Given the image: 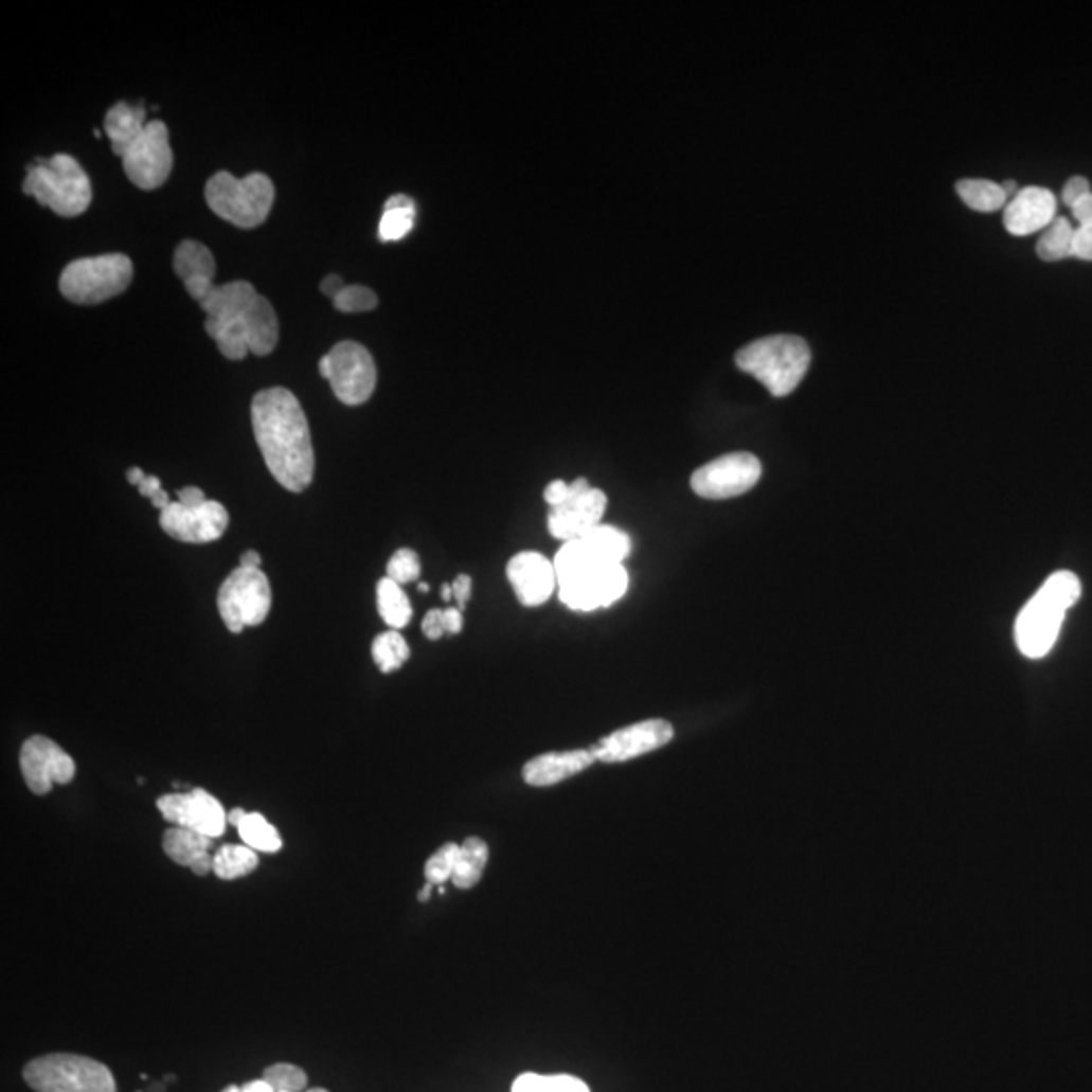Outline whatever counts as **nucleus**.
Returning a JSON list of instances; mask_svg holds the SVG:
<instances>
[{
	"mask_svg": "<svg viewBox=\"0 0 1092 1092\" xmlns=\"http://www.w3.org/2000/svg\"><path fill=\"white\" fill-rule=\"evenodd\" d=\"M162 818L177 827L199 831L207 838L223 836L227 813L223 805L204 789H191L186 793H168L158 800Z\"/></svg>",
	"mask_w": 1092,
	"mask_h": 1092,
	"instance_id": "obj_17",
	"label": "nucleus"
},
{
	"mask_svg": "<svg viewBox=\"0 0 1092 1092\" xmlns=\"http://www.w3.org/2000/svg\"><path fill=\"white\" fill-rule=\"evenodd\" d=\"M162 1091H164V1087H162V1085H160V1087H153V1089H150V1092H162Z\"/></svg>",
	"mask_w": 1092,
	"mask_h": 1092,
	"instance_id": "obj_58",
	"label": "nucleus"
},
{
	"mask_svg": "<svg viewBox=\"0 0 1092 1092\" xmlns=\"http://www.w3.org/2000/svg\"><path fill=\"white\" fill-rule=\"evenodd\" d=\"M425 638L429 640H440L446 631V624H444V609H431L424 617Z\"/></svg>",
	"mask_w": 1092,
	"mask_h": 1092,
	"instance_id": "obj_41",
	"label": "nucleus"
},
{
	"mask_svg": "<svg viewBox=\"0 0 1092 1092\" xmlns=\"http://www.w3.org/2000/svg\"><path fill=\"white\" fill-rule=\"evenodd\" d=\"M413 227H415V204L384 207V213H382L379 223V239L384 244L399 241L405 235H409V231Z\"/></svg>",
	"mask_w": 1092,
	"mask_h": 1092,
	"instance_id": "obj_34",
	"label": "nucleus"
},
{
	"mask_svg": "<svg viewBox=\"0 0 1092 1092\" xmlns=\"http://www.w3.org/2000/svg\"><path fill=\"white\" fill-rule=\"evenodd\" d=\"M735 360L740 371L763 382L773 397H787L807 375L811 351L802 336H765L742 346Z\"/></svg>",
	"mask_w": 1092,
	"mask_h": 1092,
	"instance_id": "obj_4",
	"label": "nucleus"
},
{
	"mask_svg": "<svg viewBox=\"0 0 1092 1092\" xmlns=\"http://www.w3.org/2000/svg\"><path fill=\"white\" fill-rule=\"evenodd\" d=\"M569 494H571V484H567V482H562V480H555V482H551V484L547 486V490H544V500H547V504H549L551 508H557V506H560V504L569 498Z\"/></svg>",
	"mask_w": 1092,
	"mask_h": 1092,
	"instance_id": "obj_42",
	"label": "nucleus"
},
{
	"mask_svg": "<svg viewBox=\"0 0 1092 1092\" xmlns=\"http://www.w3.org/2000/svg\"><path fill=\"white\" fill-rule=\"evenodd\" d=\"M138 490H140L142 496L153 498L157 491L162 490V488H160V480H158L157 476H146V478H144V482L138 486Z\"/></svg>",
	"mask_w": 1092,
	"mask_h": 1092,
	"instance_id": "obj_48",
	"label": "nucleus"
},
{
	"mask_svg": "<svg viewBox=\"0 0 1092 1092\" xmlns=\"http://www.w3.org/2000/svg\"><path fill=\"white\" fill-rule=\"evenodd\" d=\"M244 844L253 847L255 852H268L273 854L282 847L280 831L269 824L262 813H247L244 822L237 827Z\"/></svg>",
	"mask_w": 1092,
	"mask_h": 1092,
	"instance_id": "obj_33",
	"label": "nucleus"
},
{
	"mask_svg": "<svg viewBox=\"0 0 1092 1092\" xmlns=\"http://www.w3.org/2000/svg\"><path fill=\"white\" fill-rule=\"evenodd\" d=\"M162 846L173 862L193 870L197 876H204L213 870V856L209 854L213 838H207L199 831L177 825L168 827L164 831Z\"/></svg>",
	"mask_w": 1092,
	"mask_h": 1092,
	"instance_id": "obj_23",
	"label": "nucleus"
},
{
	"mask_svg": "<svg viewBox=\"0 0 1092 1092\" xmlns=\"http://www.w3.org/2000/svg\"><path fill=\"white\" fill-rule=\"evenodd\" d=\"M26 1085L37 1092H115L112 1072L88 1056L47 1054L23 1070Z\"/></svg>",
	"mask_w": 1092,
	"mask_h": 1092,
	"instance_id": "obj_8",
	"label": "nucleus"
},
{
	"mask_svg": "<svg viewBox=\"0 0 1092 1092\" xmlns=\"http://www.w3.org/2000/svg\"><path fill=\"white\" fill-rule=\"evenodd\" d=\"M1074 233L1076 229L1070 225L1069 219L1056 217L1038 239V257L1044 262H1060L1070 257L1074 249Z\"/></svg>",
	"mask_w": 1092,
	"mask_h": 1092,
	"instance_id": "obj_30",
	"label": "nucleus"
},
{
	"mask_svg": "<svg viewBox=\"0 0 1092 1092\" xmlns=\"http://www.w3.org/2000/svg\"><path fill=\"white\" fill-rule=\"evenodd\" d=\"M162 531L180 542H213L225 535L229 526V514L221 502L207 500L202 506L186 508L180 502H171L160 513Z\"/></svg>",
	"mask_w": 1092,
	"mask_h": 1092,
	"instance_id": "obj_18",
	"label": "nucleus"
},
{
	"mask_svg": "<svg viewBox=\"0 0 1092 1092\" xmlns=\"http://www.w3.org/2000/svg\"><path fill=\"white\" fill-rule=\"evenodd\" d=\"M264 1080H268L269 1087L275 1092H300L306 1089L308 1076L300 1067L280 1062L266 1070Z\"/></svg>",
	"mask_w": 1092,
	"mask_h": 1092,
	"instance_id": "obj_37",
	"label": "nucleus"
},
{
	"mask_svg": "<svg viewBox=\"0 0 1092 1092\" xmlns=\"http://www.w3.org/2000/svg\"><path fill=\"white\" fill-rule=\"evenodd\" d=\"M255 298L257 291L249 282H229L223 286H215L213 291L199 302L202 310L207 312L204 330L223 326L227 322L239 318Z\"/></svg>",
	"mask_w": 1092,
	"mask_h": 1092,
	"instance_id": "obj_24",
	"label": "nucleus"
},
{
	"mask_svg": "<svg viewBox=\"0 0 1092 1092\" xmlns=\"http://www.w3.org/2000/svg\"><path fill=\"white\" fill-rule=\"evenodd\" d=\"M128 179L142 191L162 186L173 171L171 136L164 122L153 120L122 158Z\"/></svg>",
	"mask_w": 1092,
	"mask_h": 1092,
	"instance_id": "obj_13",
	"label": "nucleus"
},
{
	"mask_svg": "<svg viewBox=\"0 0 1092 1092\" xmlns=\"http://www.w3.org/2000/svg\"><path fill=\"white\" fill-rule=\"evenodd\" d=\"M146 110L144 106H135L120 102L110 108L104 120L106 135L112 142V150L115 157L124 158L128 148L138 140V136L146 128Z\"/></svg>",
	"mask_w": 1092,
	"mask_h": 1092,
	"instance_id": "obj_25",
	"label": "nucleus"
},
{
	"mask_svg": "<svg viewBox=\"0 0 1092 1092\" xmlns=\"http://www.w3.org/2000/svg\"><path fill=\"white\" fill-rule=\"evenodd\" d=\"M422 573V562L415 551L399 549L387 565V577L399 585L417 579Z\"/></svg>",
	"mask_w": 1092,
	"mask_h": 1092,
	"instance_id": "obj_38",
	"label": "nucleus"
},
{
	"mask_svg": "<svg viewBox=\"0 0 1092 1092\" xmlns=\"http://www.w3.org/2000/svg\"><path fill=\"white\" fill-rule=\"evenodd\" d=\"M144 478H146V476H144V471H142V469H140V468H130V469H128V482H130V484H132V486H140V484H142V482H144Z\"/></svg>",
	"mask_w": 1092,
	"mask_h": 1092,
	"instance_id": "obj_53",
	"label": "nucleus"
},
{
	"mask_svg": "<svg viewBox=\"0 0 1092 1092\" xmlns=\"http://www.w3.org/2000/svg\"><path fill=\"white\" fill-rule=\"evenodd\" d=\"M444 624H446L447 633L455 635L464 629V617H462V609L460 607H449L444 609Z\"/></svg>",
	"mask_w": 1092,
	"mask_h": 1092,
	"instance_id": "obj_45",
	"label": "nucleus"
},
{
	"mask_svg": "<svg viewBox=\"0 0 1092 1092\" xmlns=\"http://www.w3.org/2000/svg\"><path fill=\"white\" fill-rule=\"evenodd\" d=\"M1072 255L1085 262H1092V225H1082L1076 229Z\"/></svg>",
	"mask_w": 1092,
	"mask_h": 1092,
	"instance_id": "obj_40",
	"label": "nucleus"
},
{
	"mask_svg": "<svg viewBox=\"0 0 1092 1092\" xmlns=\"http://www.w3.org/2000/svg\"><path fill=\"white\" fill-rule=\"evenodd\" d=\"M506 575L514 587L518 602L524 607H536L551 599L558 587L555 562L540 553H520L511 558Z\"/></svg>",
	"mask_w": 1092,
	"mask_h": 1092,
	"instance_id": "obj_19",
	"label": "nucleus"
},
{
	"mask_svg": "<svg viewBox=\"0 0 1092 1092\" xmlns=\"http://www.w3.org/2000/svg\"><path fill=\"white\" fill-rule=\"evenodd\" d=\"M246 816H247V811H244V809H241V807H235V809H233V811H231V813H229V816H227V824H231V825H235V827H239V824H241V822H244V818H246Z\"/></svg>",
	"mask_w": 1092,
	"mask_h": 1092,
	"instance_id": "obj_52",
	"label": "nucleus"
},
{
	"mask_svg": "<svg viewBox=\"0 0 1092 1092\" xmlns=\"http://www.w3.org/2000/svg\"><path fill=\"white\" fill-rule=\"evenodd\" d=\"M377 603H379L380 617L391 625L393 629H401L411 622L413 609L407 595L402 593L401 585L389 577H382L377 583Z\"/></svg>",
	"mask_w": 1092,
	"mask_h": 1092,
	"instance_id": "obj_28",
	"label": "nucleus"
},
{
	"mask_svg": "<svg viewBox=\"0 0 1092 1092\" xmlns=\"http://www.w3.org/2000/svg\"><path fill=\"white\" fill-rule=\"evenodd\" d=\"M409 656H411V649L397 629L380 633L373 642V660L382 674H391V672L401 668L402 664L409 660Z\"/></svg>",
	"mask_w": 1092,
	"mask_h": 1092,
	"instance_id": "obj_32",
	"label": "nucleus"
},
{
	"mask_svg": "<svg viewBox=\"0 0 1092 1092\" xmlns=\"http://www.w3.org/2000/svg\"><path fill=\"white\" fill-rule=\"evenodd\" d=\"M558 597L573 611H595L620 602L629 577L624 562H613L587 540H571L555 557Z\"/></svg>",
	"mask_w": 1092,
	"mask_h": 1092,
	"instance_id": "obj_2",
	"label": "nucleus"
},
{
	"mask_svg": "<svg viewBox=\"0 0 1092 1092\" xmlns=\"http://www.w3.org/2000/svg\"><path fill=\"white\" fill-rule=\"evenodd\" d=\"M150 502H153V506L158 508V511H164V508L171 504V496H168L166 491L160 490L150 498Z\"/></svg>",
	"mask_w": 1092,
	"mask_h": 1092,
	"instance_id": "obj_51",
	"label": "nucleus"
},
{
	"mask_svg": "<svg viewBox=\"0 0 1092 1092\" xmlns=\"http://www.w3.org/2000/svg\"><path fill=\"white\" fill-rule=\"evenodd\" d=\"M1091 182H1089V179H1085V177H1072V179L1064 184V189H1062V201L1067 202L1070 209H1072L1076 202L1080 201V199H1085V197H1087V195H1091Z\"/></svg>",
	"mask_w": 1092,
	"mask_h": 1092,
	"instance_id": "obj_39",
	"label": "nucleus"
},
{
	"mask_svg": "<svg viewBox=\"0 0 1092 1092\" xmlns=\"http://www.w3.org/2000/svg\"><path fill=\"white\" fill-rule=\"evenodd\" d=\"M175 271L182 280L186 291L197 300L201 302L204 300L213 288V278H215V257L213 253L209 251V247L202 246L199 241H193V239H186L182 241L177 251H175Z\"/></svg>",
	"mask_w": 1092,
	"mask_h": 1092,
	"instance_id": "obj_22",
	"label": "nucleus"
},
{
	"mask_svg": "<svg viewBox=\"0 0 1092 1092\" xmlns=\"http://www.w3.org/2000/svg\"><path fill=\"white\" fill-rule=\"evenodd\" d=\"M257 864H259L257 852L249 846L225 844L213 856V872L221 880H235V878L247 876L257 869Z\"/></svg>",
	"mask_w": 1092,
	"mask_h": 1092,
	"instance_id": "obj_29",
	"label": "nucleus"
},
{
	"mask_svg": "<svg viewBox=\"0 0 1092 1092\" xmlns=\"http://www.w3.org/2000/svg\"><path fill=\"white\" fill-rule=\"evenodd\" d=\"M458 852H460V844H453V842H447L440 849H435L425 862V880L433 887H440L446 880H451Z\"/></svg>",
	"mask_w": 1092,
	"mask_h": 1092,
	"instance_id": "obj_35",
	"label": "nucleus"
},
{
	"mask_svg": "<svg viewBox=\"0 0 1092 1092\" xmlns=\"http://www.w3.org/2000/svg\"><path fill=\"white\" fill-rule=\"evenodd\" d=\"M344 286H346V284L340 280V275H335V273H333V275H326V278L322 280L320 290H322V293H326L330 300H335L336 296H338V291L342 290Z\"/></svg>",
	"mask_w": 1092,
	"mask_h": 1092,
	"instance_id": "obj_47",
	"label": "nucleus"
},
{
	"mask_svg": "<svg viewBox=\"0 0 1092 1092\" xmlns=\"http://www.w3.org/2000/svg\"><path fill=\"white\" fill-rule=\"evenodd\" d=\"M760 471V462L753 453L736 451L696 469L692 473V490L706 500L735 498L757 486Z\"/></svg>",
	"mask_w": 1092,
	"mask_h": 1092,
	"instance_id": "obj_12",
	"label": "nucleus"
},
{
	"mask_svg": "<svg viewBox=\"0 0 1092 1092\" xmlns=\"http://www.w3.org/2000/svg\"><path fill=\"white\" fill-rule=\"evenodd\" d=\"M957 195L969 209L980 213H993L1007 207V195L1002 184L991 180H959Z\"/></svg>",
	"mask_w": 1092,
	"mask_h": 1092,
	"instance_id": "obj_27",
	"label": "nucleus"
},
{
	"mask_svg": "<svg viewBox=\"0 0 1092 1092\" xmlns=\"http://www.w3.org/2000/svg\"><path fill=\"white\" fill-rule=\"evenodd\" d=\"M488 858H490V849L482 838L471 836L468 840H464V844H460L455 870L451 876V882L455 884V889H462V891L473 889L484 876V870L488 866Z\"/></svg>",
	"mask_w": 1092,
	"mask_h": 1092,
	"instance_id": "obj_26",
	"label": "nucleus"
},
{
	"mask_svg": "<svg viewBox=\"0 0 1092 1092\" xmlns=\"http://www.w3.org/2000/svg\"><path fill=\"white\" fill-rule=\"evenodd\" d=\"M223 1092H241V1089H237V1087H227Z\"/></svg>",
	"mask_w": 1092,
	"mask_h": 1092,
	"instance_id": "obj_57",
	"label": "nucleus"
},
{
	"mask_svg": "<svg viewBox=\"0 0 1092 1092\" xmlns=\"http://www.w3.org/2000/svg\"><path fill=\"white\" fill-rule=\"evenodd\" d=\"M135 266L128 255L106 253L71 262L59 278V290L73 304L91 306L128 290Z\"/></svg>",
	"mask_w": 1092,
	"mask_h": 1092,
	"instance_id": "obj_7",
	"label": "nucleus"
},
{
	"mask_svg": "<svg viewBox=\"0 0 1092 1092\" xmlns=\"http://www.w3.org/2000/svg\"><path fill=\"white\" fill-rule=\"evenodd\" d=\"M177 496H179L180 504H182V506H186V508H197V506H202V504L207 502L204 491H202L201 488H195V486L182 488V490H179Z\"/></svg>",
	"mask_w": 1092,
	"mask_h": 1092,
	"instance_id": "obj_44",
	"label": "nucleus"
},
{
	"mask_svg": "<svg viewBox=\"0 0 1092 1092\" xmlns=\"http://www.w3.org/2000/svg\"><path fill=\"white\" fill-rule=\"evenodd\" d=\"M1082 593L1078 577L1058 571L1048 577L1038 593L1025 603L1016 620V644L1025 658L1040 660L1054 647L1064 615Z\"/></svg>",
	"mask_w": 1092,
	"mask_h": 1092,
	"instance_id": "obj_3",
	"label": "nucleus"
},
{
	"mask_svg": "<svg viewBox=\"0 0 1092 1092\" xmlns=\"http://www.w3.org/2000/svg\"><path fill=\"white\" fill-rule=\"evenodd\" d=\"M427 589H429V587H427L425 583H422V585H419V591H427Z\"/></svg>",
	"mask_w": 1092,
	"mask_h": 1092,
	"instance_id": "obj_59",
	"label": "nucleus"
},
{
	"mask_svg": "<svg viewBox=\"0 0 1092 1092\" xmlns=\"http://www.w3.org/2000/svg\"><path fill=\"white\" fill-rule=\"evenodd\" d=\"M1074 219L1082 225H1092V193L1072 207Z\"/></svg>",
	"mask_w": 1092,
	"mask_h": 1092,
	"instance_id": "obj_46",
	"label": "nucleus"
},
{
	"mask_svg": "<svg viewBox=\"0 0 1092 1092\" xmlns=\"http://www.w3.org/2000/svg\"><path fill=\"white\" fill-rule=\"evenodd\" d=\"M451 597H453V589H451V585H444V587H442V599H444V602H449Z\"/></svg>",
	"mask_w": 1092,
	"mask_h": 1092,
	"instance_id": "obj_56",
	"label": "nucleus"
},
{
	"mask_svg": "<svg viewBox=\"0 0 1092 1092\" xmlns=\"http://www.w3.org/2000/svg\"><path fill=\"white\" fill-rule=\"evenodd\" d=\"M451 589H453V597L458 602V607L464 609L466 603L469 602V595H471V579H469L468 575H460L458 579L453 580Z\"/></svg>",
	"mask_w": 1092,
	"mask_h": 1092,
	"instance_id": "obj_43",
	"label": "nucleus"
},
{
	"mask_svg": "<svg viewBox=\"0 0 1092 1092\" xmlns=\"http://www.w3.org/2000/svg\"><path fill=\"white\" fill-rule=\"evenodd\" d=\"M672 738L674 727L668 720L649 718L603 736L599 742L591 747V753L595 760L602 763H625L666 747Z\"/></svg>",
	"mask_w": 1092,
	"mask_h": 1092,
	"instance_id": "obj_16",
	"label": "nucleus"
},
{
	"mask_svg": "<svg viewBox=\"0 0 1092 1092\" xmlns=\"http://www.w3.org/2000/svg\"><path fill=\"white\" fill-rule=\"evenodd\" d=\"M21 773L35 795H46L53 785H68L75 777V760L47 736H31L21 749Z\"/></svg>",
	"mask_w": 1092,
	"mask_h": 1092,
	"instance_id": "obj_15",
	"label": "nucleus"
},
{
	"mask_svg": "<svg viewBox=\"0 0 1092 1092\" xmlns=\"http://www.w3.org/2000/svg\"><path fill=\"white\" fill-rule=\"evenodd\" d=\"M595 763L591 749L557 751L531 758L522 769V780L531 787H551L571 780Z\"/></svg>",
	"mask_w": 1092,
	"mask_h": 1092,
	"instance_id": "obj_21",
	"label": "nucleus"
},
{
	"mask_svg": "<svg viewBox=\"0 0 1092 1092\" xmlns=\"http://www.w3.org/2000/svg\"><path fill=\"white\" fill-rule=\"evenodd\" d=\"M1056 219V197L1042 186H1025L1003 213V225L1009 235L1025 237L1046 229Z\"/></svg>",
	"mask_w": 1092,
	"mask_h": 1092,
	"instance_id": "obj_20",
	"label": "nucleus"
},
{
	"mask_svg": "<svg viewBox=\"0 0 1092 1092\" xmlns=\"http://www.w3.org/2000/svg\"><path fill=\"white\" fill-rule=\"evenodd\" d=\"M605 508L607 496L597 488H591L585 478H579L571 484L569 498L557 508H551L549 531L562 542L579 540L602 524Z\"/></svg>",
	"mask_w": 1092,
	"mask_h": 1092,
	"instance_id": "obj_14",
	"label": "nucleus"
},
{
	"mask_svg": "<svg viewBox=\"0 0 1092 1092\" xmlns=\"http://www.w3.org/2000/svg\"><path fill=\"white\" fill-rule=\"evenodd\" d=\"M207 335L217 342L219 353L225 358L241 360L246 358L247 353L255 357L271 355L280 338V326L268 298L257 293V298L239 318L227 322L223 326L207 328Z\"/></svg>",
	"mask_w": 1092,
	"mask_h": 1092,
	"instance_id": "obj_9",
	"label": "nucleus"
},
{
	"mask_svg": "<svg viewBox=\"0 0 1092 1092\" xmlns=\"http://www.w3.org/2000/svg\"><path fill=\"white\" fill-rule=\"evenodd\" d=\"M241 1092H275L269 1087L268 1080H253V1082H247L246 1087L241 1089Z\"/></svg>",
	"mask_w": 1092,
	"mask_h": 1092,
	"instance_id": "obj_50",
	"label": "nucleus"
},
{
	"mask_svg": "<svg viewBox=\"0 0 1092 1092\" xmlns=\"http://www.w3.org/2000/svg\"><path fill=\"white\" fill-rule=\"evenodd\" d=\"M513 1092H591L589 1087L571 1074H535L526 1072L514 1080Z\"/></svg>",
	"mask_w": 1092,
	"mask_h": 1092,
	"instance_id": "obj_31",
	"label": "nucleus"
},
{
	"mask_svg": "<svg viewBox=\"0 0 1092 1092\" xmlns=\"http://www.w3.org/2000/svg\"><path fill=\"white\" fill-rule=\"evenodd\" d=\"M207 204L227 223L241 229H253L268 219L275 189L268 175L251 173L246 179H235L231 173H217L204 186Z\"/></svg>",
	"mask_w": 1092,
	"mask_h": 1092,
	"instance_id": "obj_6",
	"label": "nucleus"
},
{
	"mask_svg": "<svg viewBox=\"0 0 1092 1092\" xmlns=\"http://www.w3.org/2000/svg\"><path fill=\"white\" fill-rule=\"evenodd\" d=\"M320 375L330 382L336 397L344 405L369 401L377 387V366L371 353L353 340L338 342L320 358Z\"/></svg>",
	"mask_w": 1092,
	"mask_h": 1092,
	"instance_id": "obj_10",
	"label": "nucleus"
},
{
	"mask_svg": "<svg viewBox=\"0 0 1092 1092\" xmlns=\"http://www.w3.org/2000/svg\"><path fill=\"white\" fill-rule=\"evenodd\" d=\"M1002 186L1003 191H1005V195H1007V201H1012V199H1014V197H1016V195L1020 193V189H1018V184H1016L1014 180H1007V182H1005V184H1002Z\"/></svg>",
	"mask_w": 1092,
	"mask_h": 1092,
	"instance_id": "obj_54",
	"label": "nucleus"
},
{
	"mask_svg": "<svg viewBox=\"0 0 1092 1092\" xmlns=\"http://www.w3.org/2000/svg\"><path fill=\"white\" fill-rule=\"evenodd\" d=\"M23 191L59 217H77L88 211L91 202L90 179L82 164L69 155L39 158L26 173Z\"/></svg>",
	"mask_w": 1092,
	"mask_h": 1092,
	"instance_id": "obj_5",
	"label": "nucleus"
},
{
	"mask_svg": "<svg viewBox=\"0 0 1092 1092\" xmlns=\"http://www.w3.org/2000/svg\"><path fill=\"white\" fill-rule=\"evenodd\" d=\"M308 1092H328V1091H326V1089H312V1091H308Z\"/></svg>",
	"mask_w": 1092,
	"mask_h": 1092,
	"instance_id": "obj_60",
	"label": "nucleus"
},
{
	"mask_svg": "<svg viewBox=\"0 0 1092 1092\" xmlns=\"http://www.w3.org/2000/svg\"><path fill=\"white\" fill-rule=\"evenodd\" d=\"M251 422L271 476L286 490H306L312 484L316 460L310 425L293 393L284 387L257 393L251 402Z\"/></svg>",
	"mask_w": 1092,
	"mask_h": 1092,
	"instance_id": "obj_1",
	"label": "nucleus"
},
{
	"mask_svg": "<svg viewBox=\"0 0 1092 1092\" xmlns=\"http://www.w3.org/2000/svg\"><path fill=\"white\" fill-rule=\"evenodd\" d=\"M239 567H244V569H259V567H262V557H259V553H257V551H246V553L241 555V565H239Z\"/></svg>",
	"mask_w": 1092,
	"mask_h": 1092,
	"instance_id": "obj_49",
	"label": "nucleus"
},
{
	"mask_svg": "<svg viewBox=\"0 0 1092 1092\" xmlns=\"http://www.w3.org/2000/svg\"><path fill=\"white\" fill-rule=\"evenodd\" d=\"M431 891H433V884H429V882H427L424 887V891L419 892V896H417V898H419L422 902H425V900L431 896Z\"/></svg>",
	"mask_w": 1092,
	"mask_h": 1092,
	"instance_id": "obj_55",
	"label": "nucleus"
},
{
	"mask_svg": "<svg viewBox=\"0 0 1092 1092\" xmlns=\"http://www.w3.org/2000/svg\"><path fill=\"white\" fill-rule=\"evenodd\" d=\"M333 302L336 310L344 314L369 312L379 306L377 293L364 286H344Z\"/></svg>",
	"mask_w": 1092,
	"mask_h": 1092,
	"instance_id": "obj_36",
	"label": "nucleus"
},
{
	"mask_svg": "<svg viewBox=\"0 0 1092 1092\" xmlns=\"http://www.w3.org/2000/svg\"><path fill=\"white\" fill-rule=\"evenodd\" d=\"M217 605L227 629L233 633L264 624L271 607L268 577L259 569H235L221 585Z\"/></svg>",
	"mask_w": 1092,
	"mask_h": 1092,
	"instance_id": "obj_11",
	"label": "nucleus"
}]
</instances>
